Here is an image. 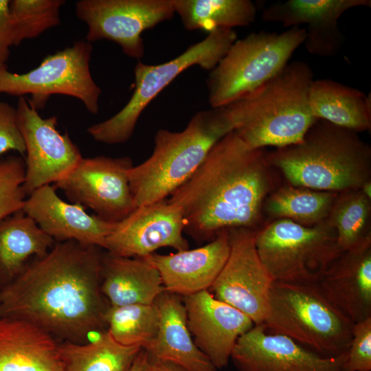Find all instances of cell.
Returning <instances> with one entry per match:
<instances>
[{
    "label": "cell",
    "mask_w": 371,
    "mask_h": 371,
    "mask_svg": "<svg viewBox=\"0 0 371 371\" xmlns=\"http://www.w3.org/2000/svg\"><path fill=\"white\" fill-rule=\"evenodd\" d=\"M103 249L56 242L0 288V318L27 321L63 341L83 344L106 325L101 292Z\"/></svg>",
    "instance_id": "1"
},
{
    "label": "cell",
    "mask_w": 371,
    "mask_h": 371,
    "mask_svg": "<svg viewBox=\"0 0 371 371\" xmlns=\"http://www.w3.org/2000/svg\"><path fill=\"white\" fill-rule=\"evenodd\" d=\"M273 168L264 148L249 147L233 131L168 201L181 209L184 232L198 241H210L224 229H257L275 190Z\"/></svg>",
    "instance_id": "2"
},
{
    "label": "cell",
    "mask_w": 371,
    "mask_h": 371,
    "mask_svg": "<svg viewBox=\"0 0 371 371\" xmlns=\"http://www.w3.org/2000/svg\"><path fill=\"white\" fill-rule=\"evenodd\" d=\"M289 185L319 191L359 190L371 181V148L357 133L317 119L302 140L267 153Z\"/></svg>",
    "instance_id": "3"
},
{
    "label": "cell",
    "mask_w": 371,
    "mask_h": 371,
    "mask_svg": "<svg viewBox=\"0 0 371 371\" xmlns=\"http://www.w3.org/2000/svg\"><path fill=\"white\" fill-rule=\"evenodd\" d=\"M313 80L304 61L288 63L249 95L227 104L234 131L249 147H282L302 140L316 122L308 100Z\"/></svg>",
    "instance_id": "4"
},
{
    "label": "cell",
    "mask_w": 371,
    "mask_h": 371,
    "mask_svg": "<svg viewBox=\"0 0 371 371\" xmlns=\"http://www.w3.org/2000/svg\"><path fill=\"white\" fill-rule=\"evenodd\" d=\"M234 128L226 105L196 113L179 132L158 130L152 155L128 171L135 207L166 199Z\"/></svg>",
    "instance_id": "5"
},
{
    "label": "cell",
    "mask_w": 371,
    "mask_h": 371,
    "mask_svg": "<svg viewBox=\"0 0 371 371\" xmlns=\"http://www.w3.org/2000/svg\"><path fill=\"white\" fill-rule=\"evenodd\" d=\"M323 356L347 352L354 324L326 298L316 283L273 282L262 323Z\"/></svg>",
    "instance_id": "6"
},
{
    "label": "cell",
    "mask_w": 371,
    "mask_h": 371,
    "mask_svg": "<svg viewBox=\"0 0 371 371\" xmlns=\"http://www.w3.org/2000/svg\"><path fill=\"white\" fill-rule=\"evenodd\" d=\"M305 29L260 31L236 40L211 71L207 80L211 108L244 98L267 83L287 64L305 39Z\"/></svg>",
    "instance_id": "7"
},
{
    "label": "cell",
    "mask_w": 371,
    "mask_h": 371,
    "mask_svg": "<svg viewBox=\"0 0 371 371\" xmlns=\"http://www.w3.org/2000/svg\"><path fill=\"white\" fill-rule=\"evenodd\" d=\"M255 243L274 282L317 283L343 252L328 219L312 227L274 219L256 229Z\"/></svg>",
    "instance_id": "8"
},
{
    "label": "cell",
    "mask_w": 371,
    "mask_h": 371,
    "mask_svg": "<svg viewBox=\"0 0 371 371\" xmlns=\"http://www.w3.org/2000/svg\"><path fill=\"white\" fill-rule=\"evenodd\" d=\"M236 40L233 29H217L168 62L148 65L139 61L134 69L135 89L128 102L111 117L89 126L87 133L106 144L127 142L144 110L165 87L194 65L212 71Z\"/></svg>",
    "instance_id": "9"
},
{
    "label": "cell",
    "mask_w": 371,
    "mask_h": 371,
    "mask_svg": "<svg viewBox=\"0 0 371 371\" xmlns=\"http://www.w3.org/2000/svg\"><path fill=\"white\" fill-rule=\"evenodd\" d=\"M91 52V43L78 41L48 55L27 73L0 67V93L19 97L30 94L27 100L36 110L43 109L52 95H66L80 100L90 113L97 114L102 91L90 71Z\"/></svg>",
    "instance_id": "10"
},
{
    "label": "cell",
    "mask_w": 371,
    "mask_h": 371,
    "mask_svg": "<svg viewBox=\"0 0 371 371\" xmlns=\"http://www.w3.org/2000/svg\"><path fill=\"white\" fill-rule=\"evenodd\" d=\"M133 166L128 156L82 157L54 185L71 203L90 208L104 221L117 223L136 208L128 177Z\"/></svg>",
    "instance_id": "11"
},
{
    "label": "cell",
    "mask_w": 371,
    "mask_h": 371,
    "mask_svg": "<svg viewBox=\"0 0 371 371\" xmlns=\"http://www.w3.org/2000/svg\"><path fill=\"white\" fill-rule=\"evenodd\" d=\"M75 11L88 26L86 41H111L135 59L144 54L142 33L175 14L172 0H80Z\"/></svg>",
    "instance_id": "12"
},
{
    "label": "cell",
    "mask_w": 371,
    "mask_h": 371,
    "mask_svg": "<svg viewBox=\"0 0 371 371\" xmlns=\"http://www.w3.org/2000/svg\"><path fill=\"white\" fill-rule=\"evenodd\" d=\"M228 258L210 287L216 299L247 315L255 325L264 322L273 282L257 252L256 229H228Z\"/></svg>",
    "instance_id": "13"
},
{
    "label": "cell",
    "mask_w": 371,
    "mask_h": 371,
    "mask_svg": "<svg viewBox=\"0 0 371 371\" xmlns=\"http://www.w3.org/2000/svg\"><path fill=\"white\" fill-rule=\"evenodd\" d=\"M16 111L25 145L23 188L27 196L65 177L83 157L69 135L58 131L56 116L41 117L23 96L19 97Z\"/></svg>",
    "instance_id": "14"
},
{
    "label": "cell",
    "mask_w": 371,
    "mask_h": 371,
    "mask_svg": "<svg viewBox=\"0 0 371 371\" xmlns=\"http://www.w3.org/2000/svg\"><path fill=\"white\" fill-rule=\"evenodd\" d=\"M184 229L181 209L166 199L137 207L115 223L104 250L128 258L145 257L165 247L186 250L189 244L183 235Z\"/></svg>",
    "instance_id": "15"
},
{
    "label": "cell",
    "mask_w": 371,
    "mask_h": 371,
    "mask_svg": "<svg viewBox=\"0 0 371 371\" xmlns=\"http://www.w3.org/2000/svg\"><path fill=\"white\" fill-rule=\"evenodd\" d=\"M346 352L323 356L261 324L238 338L230 359L239 371H341Z\"/></svg>",
    "instance_id": "16"
},
{
    "label": "cell",
    "mask_w": 371,
    "mask_h": 371,
    "mask_svg": "<svg viewBox=\"0 0 371 371\" xmlns=\"http://www.w3.org/2000/svg\"><path fill=\"white\" fill-rule=\"evenodd\" d=\"M187 324L198 348L218 369L225 368L238 338L255 324L209 290L183 297Z\"/></svg>",
    "instance_id": "17"
},
{
    "label": "cell",
    "mask_w": 371,
    "mask_h": 371,
    "mask_svg": "<svg viewBox=\"0 0 371 371\" xmlns=\"http://www.w3.org/2000/svg\"><path fill=\"white\" fill-rule=\"evenodd\" d=\"M370 6V0H288L265 8L262 19L286 27L305 25L306 51L330 57L339 52L344 41L338 25L340 16L350 9Z\"/></svg>",
    "instance_id": "18"
},
{
    "label": "cell",
    "mask_w": 371,
    "mask_h": 371,
    "mask_svg": "<svg viewBox=\"0 0 371 371\" xmlns=\"http://www.w3.org/2000/svg\"><path fill=\"white\" fill-rule=\"evenodd\" d=\"M54 185L42 186L29 194L22 212L55 241L74 240L105 249L115 223L87 213L80 204L63 201Z\"/></svg>",
    "instance_id": "19"
},
{
    "label": "cell",
    "mask_w": 371,
    "mask_h": 371,
    "mask_svg": "<svg viewBox=\"0 0 371 371\" xmlns=\"http://www.w3.org/2000/svg\"><path fill=\"white\" fill-rule=\"evenodd\" d=\"M353 324L371 317V238L343 251L316 283Z\"/></svg>",
    "instance_id": "20"
},
{
    "label": "cell",
    "mask_w": 371,
    "mask_h": 371,
    "mask_svg": "<svg viewBox=\"0 0 371 371\" xmlns=\"http://www.w3.org/2000/svg\"><path fill=\"white\" fill-rule=\"evenodd\" d=\"M230 251L228 229L206 245L167 255H149L159 272L164 290L186 296L209 290L224 267Z\"/></svg>",
    "instance_id": "21"
},
{
    "label": "cell",
    "mask_w": 371,
    "mask_h": 371,
    "mask_svg": "<svg viewBox=\"0 0 371 371\" xmlns=\"http://www.w3.org/2000/svg\"><path fill=\"white\" fill-rule=\"evenodd\" d=\"M154 304L159 315L157 332L144 350L150 356L177 363L189 371H217L194 344L179 295L164 291Z\"/></svg>",
    "instance_id": "22"
},
{
    "label": "cell",
    "mask_w": 371,
    "mask_h": 371,
    "mask_svg": "<svg viewBox=\"0 0 371 371\" xmlns=\"http://www.w3.org/2000/svg\"><path fill=\"white\" fill-rule=\"evenodd\" d=\"M101 292L109 306L153 304L164 288L150 256L128 258L103 252Z\"/></svg>",
    "instance_id": "23"
},
{
    "label": "cell",
    "mask_w": 371,
    "mask_h": 371,
    "mask_svg": "<svg viewBox=\"0 0 371 371\" xmlns=\"http://www.w3.org/2000/svg\"><path fill=\"white\" fill-rule=\"evenodd\" d=\"M0 371H61L59 342L27 321L0 318Z\"/></svg>",
    "instance_id": "24"
},
{
    "label": "cell",
    "mask_w": 371,
    "mask_h": 371,
    "mask_svg": "<svg viewBox=\"0 0 371 371\" xmlns=\"http://www.w3.org/2000/svg\"><path fill=\"white\" fill-rule=\"evenodd\" d=\"M308 100L316 119L355 133L371 128L370 96L359 89L331 79L313 80Z\"/></svg>",
    "instance_id": "25"
},
{
    "label": "cell",
    "mask_w": 371,
    "mask_h": 371,
    "mask_svg": "<svg viewBox=\"0 0 371 371\" xmlns=\"http://www.w3.org/2000/svg\"><path fill=\"white\" fill-rule=\"evenodd\" d=\"M55 240L22 211L0 221V288L10 283L30 262L45 255Z\"/></svg>",
    "instance_id": "26"
},
{
    "label": "cell",
    "mask_w": 371,
    "mask_h": 371,
    "mask_svg": "<svg viewBox=\"0 0 371 371\" xmlns=\"http://www.w3.org/2000/svg\"><path fill=\"white\" fill-rule=\"evenodd\" d=\"M142 348L115 341L106 330L78 344L59 343L61 371H128Z\"/></svg>",
    "instance_id": "27"
},
{
    "label": "cell",
    "mask_w": 371,
    "mask_h": 371,
    "mask_svg": "<svg viewBox=\"0 0 371 371\" xmlns=\"http://www.w3.org/2000/svg\"><path fill=\"white\" fill-rule=\"evenodd\" d=\"M185 29L208 33L217 29L248 26L256 16L250 0H172Z\"/></svg>",
    "instance_id": "28"
},
{
    "label": "cell",
    "mask_w": 371,
    "mask_h": 371,
    "mask_svg": "<svg viewBox=\"0 0 371 371\" xmlns=\"http://www.w3.org/2000/svg\"><path fill=\"white\" fill-rule=\"evenodd\" d=\"M338 194L289 184L276 189L267 196L263 211L274 219L285 218L312 227L328 218Z\"/></svg>",
    "instance_id": "29"
},
{
    "label": "cell",
    "mask_w": 371,
    "mask_h": 371,
    "mask_svg": "<svg viewBox=\"0 0 371 371\" xmlns=\"http://www.w3.org/2000/svg\"><path fill=\"white\" fill-rule=\"evenodd\" d=\"M370 216L371 198L361 189L338 194L327 219L336 231L342 251L371 238Z\"/></svg>",
    "instance_id": "30"
},
{
    "label": "cell",
    "mask_w": 371,
    "mask_h": 371,
    "mask_svg": "<svg viewBox=\"0 0 371 371\" xmlns=\"http://www.w3.org/2000/svg\"><path fill=\"white\" fill-rule=\"evenodd\" d=\"M104 321L106 331L115 341L123 346L146 349L156 336L159 315L154 303L109 306Z\"/></svg>",
    "instance_id": "31"
},
{
    "label": "cell",
    "mask_w": 371,
    "mask_h": 371,
    "mask_svg": "<svg viewBox=\"0 0 371 371\" xmlns=\"http://www.w3.org/2000/svg\"><path fill=\"white\" fill-rule=\"evenodd\" d=\"M63 0L10 1V12L14 44L34 38L46 30L59 25L60 10Z\"/></svg>",
    "instance_id": "32"
},
{
    "label": "cell",
    "mask_w": 371,
    "mask_h": 371,
    "mask_svg": "<svg viewBox=\"0 0 371 371\" xmlns=\"http://www.w3.org/2000/svg\"><path fill=\"white\" fill-rule=\"evenodd\" d=\"M25 162L18 156L0 159V221L22 211L27 195L23 190Z\"/></svg>",
    "instance_id": "33"
},
{
    "label": "cell",
    "mask_w": 371,
    "mask_h": 371,
    "mask_svg": "<svg viewBox=\"0 0 371 371\" xmlns=\"http://www.w3.org/2000/svg\"><path fill=\"white\" fill-rule=\"evenodd\" d=\"M341 371H371V317L354 324Z\"/></svg>",
    "instance_id": "34"
},
{
    "label": "cell",
    "mask_w": 371,
    "mask_h": 371,
    "mask_svg": "<svg viewBox=\"0 0 371 371\" xmlns=\"http://www.w3.org/2000/svg\"><path fill=\"white\" fill-rule=\"evenodd\" d=\"M10 150L25 156V142L19 125L16 108L0 102V157Z\"/></svg>",
    "instance_id": "35"
},
{
    "label": "cell",
    "mask_w": 371,
    "mask_h": 371,
    "mask_svg": "<svg viewBox=\"0 0 371 371\" xmlns=\"http://www.w3.org/2000/svg\"><path fill=\"white\" fill-rule=\"evenodd\" d=\"M12 45L14 44L10 1L0 0V67H5Z\"/></svg>",
    "instance_id": "36"
},
{
    "label": "cell",
    "mask_w": 371,
    "mask_h": 371,
    "mask_svg": "<svg viewBox=\"0 0 371 371\" xmlns=\"http://www.w3.org/2000/svg\"><path fill=\"white\" fill-rule=\"evenodd\" d=\"M146 351V350H145ZM142 371H189L169 361L160 359L147 353Z\"/></svg>",
    "instance_id": "37"
},
{
    "label": "cell",
    "mask_w": 371,
    "mask_h": 371,
    "mask_svg": "<svg viewBox=\"0 0 371 371\" xmlns=\"http://www.w3.org/2000/svg\"><path fill=\"white\" fill-rule=\"evenodd\" d=\"M147 352L142 348L137 355L131 368L128 371H142Z\"/></svg>",
    "instance_id": "38"
},
{
    "label": "cell",
    "mask_w": 371,
    "mask_h": 371,
    "mask_svg": "<svg viewBox=\"0 0 371 371\" xmlns=\"http://www.w3.org/2000/svg\"><path fill=\"white\" fill-rule=\"evenodd\" d=\"M361 190L367 196L371 198V181L365 183Z\"/></svg>",
    "instance_id": "39"
}]
</instances>
